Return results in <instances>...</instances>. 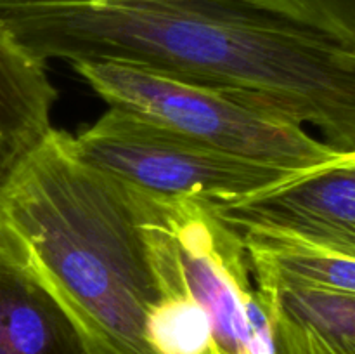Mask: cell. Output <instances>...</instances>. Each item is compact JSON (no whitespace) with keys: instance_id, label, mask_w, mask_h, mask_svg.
I'll return each instance as SVG.
<instances>
[{"instance_id":"obj_11","label":"cell","mask_w":355,"mask_h":354,"mask_svg":"<svg viewBox=\"0 0 355 354\" xmlns=\"http://www.w3.org/2000/svg\"><path fill=\"white\" fill-rule=\"evenodd\" d=\"M238 231V229H236ZM241 233L253 271L318 290L355 295V259L295 236L263 229Z\"/></svg>"},{"instance_id":"obj_8","label":"cell","mask_w":355,"mask_h":354,"mask_svg":"<svg viewBox=\"0 0 355 354\" xmlns=\"http://www.w3.org/2000/svg\"><path fill=\"white\" fill-rule=\"evenodd\" d=\"M253 276L269 312L274 354H355V295L257 271Z\"/></svg>"},{"instance_id":"obj_4","label":"cell","mask_w":355,"mask_h":354,"mask_svg":"<svg viewBox=\"0 0 355 354\" xmlns=\"http://www.w3.org/2000/svg\"><path fill=\"white\" fill-rule=\"evenodd\" d=\"M71 146L83 163L144 193L214 207L245 200L293 176L225 155L120 108H110L71 135Z\"/></svg>"},{"instance_id":"obj_5","label":"cell","mask_w":355,"mask_h":354,"mask_svg":"<svg viewBox=\"0 0 355 354\" xmlns=\"http://www.w3.org/2000/svg\"><path fill=\"white\" fill-rule=\"evenodd\" d=\"M142 198L146 224L210 318L215 354H274L269 312L241 233L210 203L144 191Z\"/></svg>"},{"instance_id":"obj_6","label":"cell","mask_w":355,"mask_h":354,"mask_svg":"<svg viewBox=\"0 0 355 354\" xmlns=\"http://www.w3.org/2000/svg\"><path fill=\"white\" fill-rule=\"evenodd\" d=\"M215 210L238 231L283 233L355 259V151Z\"/></svg>"},{"instance_id":"obj_9","label":"cell","mask_w":355,"mask_h":354,"mask_svg":"<svg viewBox=\"0 0 355 354\" xmlns=\"http://www.w3.org/2000/svg\"><path fill=\"white\" fill-rule=\"evenodd\" d=\"M54 101L45 66L0 33V186L17 160L51 132Z\"/></svg>"},{"instance_id":"obj_3","label":"cell","mask_w":355,"mask_h":354,"mask_svg":"<svg viewBox=\"0 0 355 354\" xmlns=\"http://www.w3.org/2000/svg\"><path fill=\"white\" fill-rule=\"evenodd\" d=\"M73 68L110 108L246 162L298 174L342 155L298 121L215 87L120 62H76Z\"/></svg>"},{"instance_id":"obj_10","label":"cell","mask_w":355,"mask_h":354,"mask_svg":"<svg viewBox=\"0 0 355 354\" xmlns=\"http://www.w3.org/2000/svg\"><path fill=\"white\" fill-rule=\"evenodd\" d=\"M142 224L159 287L158 301L146 316V344L149 353L215 354L214 330L207 311L186 290L165 248L146 224V219Z\"/></svg>"},{"instance_id":"obj_12","label":"cell","mask_w":355,"mask_h":354,"mask_svg":"<svg viewBox=\"0 0 355 354\" xmlns=\"http://www.w3.org/2000/svg\"><path fill=\"white\" fill-rule=\"evenodd\" d=\"M355 51V0H262Z\"/></svg>"},{"instance_id":"obj_7","label":"cell","mask_w":355,"mask_h":354,"mask_svg":"<svg viewBox=\"0 0 355 354\" xmlns=\"http://www.w3.org/2000/svg\"><path fill=\"white\" fill-rule=\"evenodd\" d=\"M0 354H118L0 239Z\"/></svg>"},{"instance_id":"obj_1","label":"cell","mask_w":355,"mask_h":354,"mask_svg":"<svg viewBox=\"0 0 355 354\" xmlns=\"http://www.w3.org/2000/svg\"><path fill=\"white\" fill-rule=\"evenodd\" d=\"M33 61L120 62L203 83L355 151V51L262 0H0Z\"/></svg>"},{"instance_id":"obj_2","label":"cell","mask_w":355,"mask_h":354,"mask_svg":"<svg viewBox=\"0 0 355 354\" xmlns=\"http://www.w3.org/2000/svg\"><path fill=\"white\" fill-rule=\"evenodd\" d=\"M142 221L141 189L83 163L54 127L0 186V239L118 354H151L159 287Z\"/></svg>"}]
</instances>
